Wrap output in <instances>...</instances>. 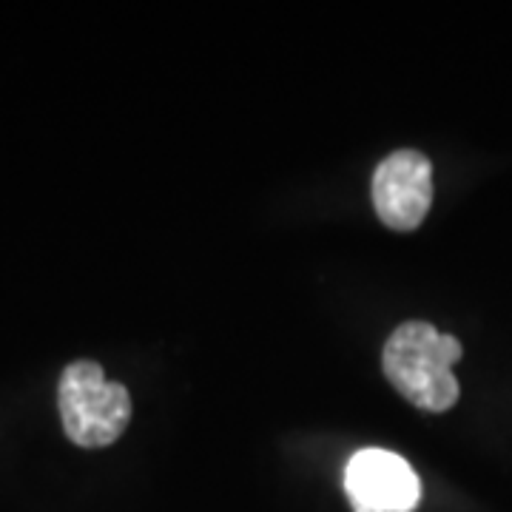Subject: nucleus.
I'll return each instance as SVG.
<instances>
[{"label":"nucleus","mask_w":512,"mask_h":512,"mask_svg":"<svg viewBox=\"0 0 512 512\" xmlns=\"http://www.w3.org/2000/svg\"><path fill=\"white\" fill-rule=\"evenodd\" d=\"M461 359V342L427 322H404L384 342L382 367L387 382L404 399L427 413H444L458 402L453 365Z\"/></svg>","instance_id":"nucleus-1"},{"label":"nucleus","mask_w":512,"mask_h":512,"mask_svg":"<svg viewBox=\"0 0 512 512\" xmlns=\"http://www.w3.org/2000/svg\"><path fill=\"white\" fill-rule=\"evenodd\" d=\"M57 410L66 436L77 447L97 450L123 436L131 421V396L126 384L109 382L97 362H74L57 384Z\"/></svg>","instance_id":"nucleus-2"},{"label":"nucleus","mask_w":512,"mask_h":512,"mask_svg":"<svg viewBox=\"0 0 512 512\" xmlns=\"http://www.w3.org/2000/svg\"><path fill=\"white\" fill-rule=\"evenodd\" d=\"M345 493L353 512H413L419 507L421 484L399 453L367 447L345 467Z\"/></svg>","instance_id":"nucleus-3"},{"label":"nucleus","mask_w":512,"mask_h":512,"mask_svg":"<svg viewBox=\"0 0 512 512\" xmlns=\"http://www.w3.org/2000/svg\"><path fill=\"white\" fill-rule=\"evenodd\" d=\"M433 205V165L416 148H399L373 174L376 217L393 231L419 228Z\"/></svg>","instance_id":"nucleus-4"}]
</instances>
